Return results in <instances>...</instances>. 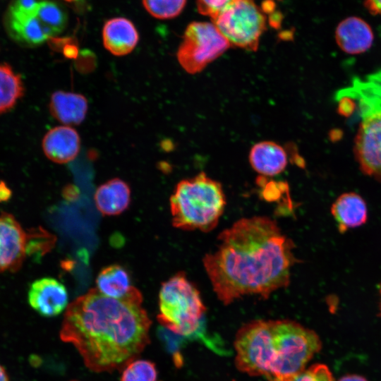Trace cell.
Wrapping results in <instances>:
<instances>
[{"label":"cell","instance_id":"cell-23","mask_svg":"<svg viewBox=\"0 0 381 381\" xmlns=\"http://www.w3.org/2000/svg\"><path fill=\"white\" fill-rule=\"evenodd\" d=\"M121 381H157L155 364L147 360H133L124 368Z\"/></svg>","mask_w":381,"mask_h":381},{"label":"cell","instance_id":"cell-31","mask_svg":"<svg viewBox=\"0 0 381 381\" xmlns=\"http://www.w3.org/2000/svg\"><path fill=\"white\" fill-rule=\"evenodd\" d=\"M339 381H367L364 377L356 375H346L344 376L341 378L339 380Z\"/></svg>","mask_w":381,"mask_h":381},{"label":"cell","instance_id":"cell-2","mask_svg":"<svg viewBox=\"0 0 381 381\" xmlns=\"http://www.w3.org/2000/svg\"><path fill=\"white\" fill-rule=\"evenodd\" d=\"M142 302L136 288L123 298L91 289L68 304L60 338L77 349L93 372L125 368L150 342L151 320Z\"/></svg>","mask_w":381,"mask_h":381},{"label":"cell","instance_id":"cell-33","mask_svg":"<svg viewBox=\"0 0 381 381\" xmlns=\"http://www.w3.org/2000/svg\"><path fill=\"white\" fill-rule=\"evenodd\" d=\"M380 294H381V286H380ZM380 316H381V303H380Z\"/></svg>","mask_w":381,"mask_h":381},{"label":"cell","instance_id":"cell-19","mask_svg":"<svg viewBox=\"0 0 381 381\" xmlns=\"http://www.w3.org/2000/svg\"><path fill=\"white\" fill-rule=\"evenodd\" d=\"M49 111L54 118L66 126L78 125L87 112V101L79 93L59 90L51 97Z\"/></svg>","mask_w":381,"mask_h":381},{"label":"cell","instance_id":"cell-4","mask_svg":"<svg viewBox=\"0 0 381 381\" xmlns=\"http://www.w3.org/2000/svg\"><path fill=\"white\" fill-rule=\"evenodd\" d=\"M157 320L179 336L200 334L206 307L196 286L179 272L162 283L159 293Z\"/></svg>","mask_w":381,"mask_h":381},{"label":"cell","instance_id":"cell-11","mask_svg":"<svg viewBox=\"0 0 381 381\" xmlns=\"http://www.w3.org/2000/svg\"><path fill=\"white\" fill-rule=\"evenodd\" d=\"M28 300L31 308L44 317L56 316L68 306L66 287L52 277H43L33 282L28 291Z\"/></svg>","mask_w":381,"mask_h":381},{"label":"cell","instance_id":"cell-26","mask_svg":"<svg viewBox=\"0 0 381 381\" xmlns=\"http://www.w3.org/2000/svg\"><path fill=\"white\" fill-rule=\"evenodd\" d=\"M234 0H197L198 12L204 16L214 18L227 5Z\"/></svg>","mask_w":381,"mask_h":381},{"label":"cell","instance_id":"cell-30","mask_svg":"<svg viewBox=\"0 0 381 381\" xmlns=\"http://www.w3.org/2000/svg\"><path fill=\"white\" fill-rule=\"evenodd\" d=\"M11 196V190L4 181H0V202L8 200Z\"/></svg>","mask_w":381,"mask_h":381},{"label":"cell","instance_id":"cell-12","mask_svg":"<svg viewBox=\"0 0 381 381\" xmlns=\"http://www.w3.org/2000/svg\"><path fill=\"white\" fill-rule=\"evenodd\" d=\"M334 37L338 47L344 53L353 55L367 52L374 41L372 28L358 16H349L341 20Z\"/></svg>","mask_w":381,"mask_h":381},{"label":"cell","instance_id":"cell-22","mask_svg":"<svg viewBox=\"0 0 381 381\" xmlns=\"http://www.w3.org/2000/svg\"><path fill=\"white\" fill-rule=\"evenodd\" d=\"M35 15L54 35L64 30L67 25L66 10L54 1H42Z\"/></svg>","mask_w":381,"mask_h":381},{"label":"cell","instance_id":"cell-9","mask_svg":"<svg viewBox=\"0 0 381 381\" xmlns=\"http://www.w3.org/2000/svg\"><path fill=\"white\" fill-rule=\"evenodd\" d=\"M353 153L361 171L381 182V107H363Z\"/></svg>","mask_w":381,"mask_h":381},{"label":"cell","instance_id":"cell-10","mask_svg":"<svg viewBox=\"0 0 381 381\" xmlns=\"http://www.w3.org/2000/svg\"><path fill=\"white\" fill-rule=\"evenodd\" d=\"M28 233L15 217L0 214V272L18 270L27 253Z\"/></svg>","mask_w":381,"mask_h":381},{"label":"cell","instance_id":"cell-21","mask_svg":"<svg viewBox=\"0 0 381 381\" xmlns=\"http://www.w3.org/2000/svg\"><path fill=\"white\" fill-rule=\"evenodd\" d=\"M23 92L19 75L9 65L0 64V114L13 108Z\"/></svg>","mask_w":381,"mask_h":381},{"label":"cell","instance_id":"cell-6","mask_svg":"<svg viewBox=\"0 0 381 381\" xmlns=\"http://www.w3.org/2000/svg\"><path fill=\"white\" fill-rule=\"evenodd\" d=\"M266 23V16L255 0H234L212 19L231 46L250 52L258 49Z\"/></svg>","mask_w":381,"mask_h":381},{"label":"cell","instance_id":"cell-7","mask_svg":"<svg viewBox=\"0 0 381 381\" xmlns=\"http://www.w3.org/2000/svg\"><path fill=\"white\" fill-rule=\"evenodd\" d=\"M235 365L250 376L269 380L274 362L271 320H253L243 325L234 341Z\"/></svg>","mask_w":381,"mask_h":381},{"label":"cell","instance_id":"cell-18","mask_svg":"<svg viewBox=\"0 0 381 381\" xmlns=\"http://www.w3.org/2000/svg\"><path fill=\"white\" fill-rule=\"evenodd\" d=\"M97 209L103 215L114 216L124 212L131 202V189L119 178L100 185L94 195Z\"/></svg>","mask_w":381,"mask_h":381},{"label":"cell","instance_id":"cell-14","mask_svg":"<svg viewBox=\"0 0 381 381\" xmlns=\"http://www.w3.org/2000/svg\"><path fill=\"white\" fill-rule=\"evenodd\" d=\"M138 40V32L128 19L114 18L107 20L104 25V47L115 56H121L131 53L137 45Z\"/></svg>","mask_w":381,"mask_h":381},{"label":"cell","instance_id":"cell-27","mask_svg":"<svg viewBox=\"0 0 381 381\" xmlns=\"http://www.w3.org/2000/svg\"><path fill=\"white\" fill-rule=\"evenodd\" d=\"M43 0H13L8 12L23 14L33 15L35 13L40 4Z\"/></svg>","mask_w":381,"mask_h":381},{"label":"cell","instance_id":"cell-1","mask_svg":"<svg viewBox=\"0 0 381 381\" xmlns=\"http://www.w3.org/2000/svg\"><path fill=\"white\" fill-rule=\"evenodd\" d=\"M204 267L217 298L225 305L246 295L267 298L289 285L296 262L292 241L267 217L242 218L218 236Z\"/></svg>","mask_w":381,"mask_h":381},{"label":"cell","instance_id":"cell-3","mask_svg":"<svg viewBox=\"0 0 381 381\" xmlns=\"http://www.w3.org/2000/svg\"><path fill=\"white\" fill-rule=\"evenodd\" d=\"M169 202L174 227L203 232L216 227L226 206L221 183L204 172L179 181Z\"/></svg>","mask_w":381,"mask_h":381},{"label":"cell","instance_id":"cell-17","mask_svg":"<svg viewBox=\"0 0 381 381\" xmlns=\"http://www.w3.org/2000/svg\"><path fill=\"white\" fill-rule=\"evenodd\" d=\"M331 213L341 233L361 226L368 219L365 200L353 192L339 195L332 205Z\"/></svg>","mask_w":381,"mask_h":381},{"label":"cell","instance_id":"cell-15","mask_svg":"<svg viewBox=\"0 0 381 381\" xmlns=\"http://www.w3.org/2000/svg\"><path fill=\"white\" fill-rule=\"evenodd\" d=\"M6 25L9 35L15 41L27 46L40 45L54 35L35 14L23 15L8 11Z\"/></svg>","mask_w":381,"mask_h":381},{"label":"cell","instance_id":"cell-24","mask_svg":"<svg viewBox=\"0 0 381 381\" xmlns=\"http://www.w3.org/2000/svg\"><path fill=\"white\" fill-rule=\"evenodd\" d=\"M147 11L158 19H170L179 15L186 0H143Z\"/></svg>","mask_w":381,"mask_h":381},{"label":"cell","instance_id":"cell-32","mask_svg":"<svg viewBox=\"0 0 381 381\" xmlns=\"http://www.w3.org/2000/svg\"><path fill=\"white\" fill-rule=\"evenodd\" d=\"M0 381H8L7 374L4 368L0 365Z\"/></svg>","mask_w":381,"mask_h":381},{"label":"cell","instance_id":"cell-28","mask_svg":"<svg viewBox=\"0 0 381 381\" xmlns=\"http://www.w3.org/2000/svg\"><path fill=\"white\" fill-rule=\"evenodd\" d=\"M354 103L353 99L348 95L340 98L338 105V111L342 116H350L354 109Z\"/></svg>","mask_w":381,"mask_h":381},{"label":"cell","instance_id":"cell-29","mask_svg":"<svg viewBox=\"0 0 381 381\" xmlns=\"http://www.w3.org/2000/svg\"><path fill=\"white\" fill-rule=\"evenodd\" d=\"M365 9L373 16H381V0H364Z\"/></svg>","mask_w":381,"mask_h":381},{"label":"cell","instance_id":"cell-20","mask_svg":"<svg viewBox=\"0 0 381 381\" xmlns=\"http://www.w3.org/2000/svg\"><path fill=\"white\" fill-rule=\"evenodd\" d=\"M96 289L106 296L123 298L135 287L131 284L128 271L123 266L114 264L105 267L99 272L96 278Z\"/></svg>","mask_w":381,"mask_h":381},{"label":"cell","instance_id":"cell-25","mask_svg":"<svg viewBox=\"0 0 381 381\" xmlns=\"http://www.w3.org/2000/svg\"><path fill=\"white\" fill-rule=\"evenodd\" d=\"M291 381H334L328 367L315 364L297 375Z\"/></svg>","mask_w":381,"mask_h":381},{"label":"cell","instance_id":"cell-16","mask_svg":"<svg viewBox=\"0 0 381 381\" xmlns=\"http://www.w3.org/2000/svg\"><path fill=\"white\" fill-rule=\"evenodd\" d=\"M248 157L252 168L263 176H276L282 173L288 164L284 148L270 140L255 143L251 147Z\"/></svg>","mask_w":381,"mask_h":381},{"label":"cell","instance_id":"cell-13","mask_svg":"<svg viewBox=\"0 0 381 381\" xmlns=\"http://www.w3.org/2000/svg\"><path fill=\"white\" fill-rule=\"evenodd\" d=\"M42 149L51 161L66 164L78 156L80 150V138L75 129L69 126H56L44 136Z\"/></svg>","mask_w":381,"mask_h":381},{"label":"cell","instance_id":"cell-8","mask_svg":"<svg viewBox=\"0 0 381 381\" xmlns=\"http://www.w3.org/2000/svg\"><path fill=\"white\" fill-rule=\"evenodd\" d=\"M231 47L212 23L193 22L183 34L177 51V59L183 69L196 74L222 55Z\"/></svg>","mask_w":381,"mask_h":381},{"label":"cell","instance_id":"cell-5","mask_svg":"<svg viewBox=\"0 0 381 381\" xmlns=\"http://www.w3.org/2000/svg\"><path fill=\"white\" fill-rule=\"evenodd\" d=\"M274 362L268 381H291L305 370L322 344L318 335L289 320H271Z\"/></svg>","mask_w":381,"mask_h":381}]
</instances>
